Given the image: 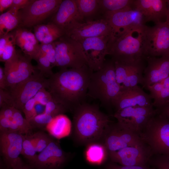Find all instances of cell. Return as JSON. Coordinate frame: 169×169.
<instances>
[{
  "label": "cell",
  "mask_w": 169,
  "mask_h": 169,
  "mask_svg": "<svg viewBox=\"0 0 169 169\" xmlns=\"http://www.w3.org/2000/svg\"><path fill=\"white\" fill-rule=\"evenodd\" d=\"M133 0H98L103 16L107 12H114L131 7Z\"/></svg>",
  "instance_id": "31"
},
{
  "label": "cell",
  "mask_w": 169,
  "mask_h": 169,
  "mask_svg": "<svg viewBox=\"0 0 169 169\" xmlns=\"http://www.w3.org/2000/svg\"><path fill=\"white\" fill-rule=\"evenodd\" d=\"M143 28L124 32L110 38L107 50L111 59L114 62L127 64L146 61L143 50Z\"/></svg>",
  "instance_id": "3"
},
{
  "label": "cell",
  "mask_w": 169,
  "mask_h": 169,
  "mask_svg": "<svg viewBox=\"0 0 169 169\" xmlns=\"http://www.w3.org/2000/svg\"><path fill=\"white\" fill-rule=\"evenodd\" d=\"M121 90L116 79L115 62L111 59L106 60L102 68L93 73L87 96L99 100L102 105L110 109L112 100Z\"/></svg>",
  "instance_id": "4"
},
{
  "label": "cell",
  "mask_w": 169,
  "mask_h": 169,
  "mask_svg": "<svg viewBox=\"0 0 169 169\" xmlns=\"http://www.w3.org/2000/svg\"><path fill=\"white\" fill-rule=\"evenodd\" d=\"M0 89L6 90V79L4 72V69L1 66L0 67Z\"/></svg>",
  "instance_id": "47"
},
{
  "label": "cell",
  "mask_w": 169,
  "mask_h": 169,
  "mask_svg": "<svg viewBox=\"0 0 169 169\" xmlns=\"http://www.w3.org/2000/svg\"><path fill=\"white\" fill-rule=\"evenodd\" d=\"M37 152L40 153L45 149L52 139L43 132H38L32 135Z\"/></svg>",
  "instance_id": "36"
},
{
  "label": "cell",
  "mask_w": 169,
  "mask_h": 169,
  "mask_svg": "<svg viewBox=\"0 0 169 169\" xmlns=\"http://www.w3.org/2000/svg\"><path fill=\"white\" fill-rule=\"evenodd\" d=\"M66 160L65 154L59 144L52 140L47 147L37 155L31 165L40 169H59Z\"/></svg>",
  "instance_id": "19"
},
{
  "label": "cell",
  "mask_w": 169,
  "mask_h": 169,
  "mask_svg": "<svg viewBox=\"0 0 169 169\" xmlns=\"http://www.w3.org/2000/svg\"><path fill=\"white\" fill-rule=\"evenodd\" d=\"M51 22L64 32L73 23L84 22L79 13L75 0H63L53 15Z\"/></svg>",
  "instance_id": "22"
},
{
  "label": "cell",
  "mask_w": 169,
  "mask_h": 169,
  "mask_svg": "<svg viewBox=\"0 0 169 169\" xmlns=\"http://www.w3.org/2000/svg\"><path fill=\"white\" fill-rule=\"evenodd\" d=\"M149 94L137 85L121 91L112 100V107L116 112L129 107L153 106Z\"/></svg>",
  "instance_id": "18"
},
{
  "label": "cell",
  "mask_w": 169,
  "mask_h": 169,
  "mask_svg": "<svg viewBox=\"0 0 169 169\" xmlns=\"http://www.w3.org/2000/svg\"><path fill=\"white\" fill-rule=\"evenodd\" d=\"M65 34L77 41L86 38L113 36L112 29L104 18L84 22H76L64 31Z\"/></svg>",
  "instance_id": "13"
},
{
  "label": "cell",
  "mask_w": 169,
  "mask_h": 169,
  "mask_svg": "<svg viewBox=\"0 0 169 169\" xmlns=\"http://www.w3.org/2000/svg\"><path fill=\"white\" fill-rule=\"evenodd\" d=\"M73 124L64 114L55 116L45 127L46 131L54 137L60 139L69 136L72 131Z\"/></svg>",
  "instance_id": "25"
},
{
  "label": "cell",
  "mask_w": 169,
  "mask_h": 169,
  "mask_svg": "<svg viewBox=\"0 0 169 169\" xmlns=\"http://www.w3.org/2000/svg\"><path fill=\"white\" fill-rule=\"evenodd\" d=\"M157 110L158 113L163 115L169 120V104Z\"/></svg>",
  "instance_id": "49"
},
{
  "label": "cell",
  "mask_w": 169,
  "mask_h": 169,
  "mask_svg": "<svg viewBox=\"0 0 169 169\" xmlns=\"http://www.w3.org/2000/svg\"><path fill=\"white\" fill-rule=\"evenodd\" d=\"M7 105L12 106L11 98L9 92L7 89H0V108Z\"/></svg>",
  "instance_id": "43"
},
{
  "label": "cell",
  "mask_w": 169,
  "mask_h": 169,
  "mask_svg": "<svg viewBox=\"0 0 169 169\" xmlns=\"http://www.w3.org/2000/svg\"><path fill=\"white\" fill-rule=\"evenodd\" d=\"M37 104L33 97L25 104L23 108L22 111L25 115L26 119L28 121L37 115L35 108Z\"/></svg>",
  "instance_id": "41"
},
{
  "label": "cell",
  "mask_w": 169,
  "mask_h": 169,
  "mask_svg": "<svg viewBox=\"0 0 169 169\" xmlns=\"http://www.w3.org/2000/svg\"><path fill=\"white\" fill-rule=\"evenodd\" d=\"M13 0H0V12L2 13L3 11L11 6Z\"/></svg>",
  "instance_id": "48"
},
{
  "label": "cell",
  "mask_w": 169,
  "mask_h": 169,
  "mask_svg": "<svg viewBox=\"0 0 169 169\" xmlns=\"http://www.w3.org/2000/svg\"><path fill=\"white\" fill-rule=\"evenodd\" d=\"M108 153L131 146L146 145L139 135L120 125L111 122L109 125L102 139Z\"/></svg>",
  "instance_id": "10"
},
{
  "label": "cell",
  "mask_w": 169,
  "mask_h": 169,
  "mask_svg": "<svg viewBox=\"0 0 169 169\" xmlns=\"http://www.w3.org/2000/svg\"><path fill=\"white\" fill-rule=\"evenodd\" d=\"M16 108L13 106L7 105L1 108L0 117L11 120Z\"/></svg>",
  "instance_id": "44"
},
{
  "label": "cell",
  "mask_w": 169,
  "mask_h": 169,
  "mask_svg": "<svg viewBox=\"0 0 169 169\" xmlns=\"http://www.w3.org/2000/svg\"><path fill=\"white\" fill-rule=\"evenodd\" d=\"M15 29L13 34L6 44L3 49L0 51V61L5 63L10 59L15 54Z\"/></svg>",
  "instance_id": "35"
},
{
  "label": "cell",
  "mask_w": 169,
  "mask_h": 169,
  "mask_svg": "<svg viewBox=\"0 0 169 169\" xmlns=\"http://www.w3.org/2000/svg\"><path fill=\"white\" fill-rule=\"evenodd\" d=\"M32 59L17 51L12 64L11 72L16 85L25 80L36 71L31 62Z\"/></svg>",
  "instance_id": "23"
},
{
  "label": "cell",
  "mask_w": 169,
  "mask_h": 169,
  "mask_svg": "<svg viewBox=\"0 0 169 169\" xmlns=\"http://www.w3.org/2000/svg\"><path fill=\"white\" fill-rule=\"evenodd\" d=\"M39 51L48 58L52 68L56 66L55 51L53 42L48 44H40Z\"/></svg>",
  "instance_id": "40"
},
{
  "label": "cell",
  "mask_w": 169,
  "mask_h": 169,
  "mask_svg": "<svg viewBox=\"0 0 169 169\" xmlns=\"http://www.w3.org/2000/svg\"><path fill=\"white\" fill-rule=\"evenodd\" d=\"M144 54L148 57L169 56V22L158 23L142 30Z\"/></svg>",
  "instance_id": "6"
},
{
  "label": "cell",
  "mask_w": 169,
  "mask_h": 169,
  "mask_svg": "<svg viewBox=\"0 0 169 169\" xmlns=\"http://www.w3.org/2000/svg\"><path fill=\"white\" fill-rule=\"evenodd\" d=\"M34 168L25 165H24V164H23L16 167L12 169H40L35 167Z\"/></svg>",
  "instance_id": "50"
},
{
  "label": "cell",
  "mask_w": 169,
  "mask_h": 169,
  "mask_svg": "<svg viewBox=\"0 0 169 169\" xmlns=\"http://www.w3.org/2000/svg\"><path fill=\"white\" fill-rule=\"evenodd\" d=\"M21 22L19 11L9 9L0 15V36L6 35L17 29Z\"/></svg>",
  "instance_id": "29"
},
{
  "label": "cell",
  "mask_w": 169,
  "mask_h": 169,
  "mask_svg": "<svg viewBox=\"0 0 169 169\" xmlns=\"http://www.w3.org/2000/svg\"><path fill=\"white\" fill-rule=\"evenodd\" d=\"M34 33L22 28L15 29V43L24 54L33 59L39 50V44Z\"/></svg>",
  "instance_id": "24"
},
{
  "label": "cell",
  "mask_w": 169,
  "mask_h": 169,
  "mask_svg": "<svg viewBox=\"0 0 169 169\" xmlns=\"http://www.w3.org/2000/svg\"><path fill=\"white\" fill-rule=\"evenodd\" d=\"M105 169H155L149 165L143 166H123L112 161L105 166Z\"/></svg>",
  "instance_id": "42"
},
{
  "label": "cell",
  "mask_w": 169,
  "mask_h": 169,
  "mask_svg": "<svg viewBox=\"0 0 169 169\" xmlns=\"http://www.w3.org/2000/svg\"><path fill=\"white\" fill-rule=\"evenodd\" d=\"M12 119L16 123L20 134L23 135L30 134L33 128L29 121L23 117L21 111L16 108Z\"/></svg>",
  "instance_id": "34"
},
{
  "label": "cell",
  "mask_w": 169,
  "mask_h": 169,
  "mask_svg": "<svg viewBox=\"0 0 169 169\" xmlns=\"http://www.w3.org/2000/svg\"><path fill=\"white\" fill-rule=\"evenodd\" d=\"M84 22L103 18L98 0H74Z\"/></svg>",
  "instance_id": "28"
},
{
  "label": "cell",
  "mask_w": 169,
  "mask_h": 169,
  "mask_svg": "<svg viewBox=\"0 0 169 169\" xmlns=\"http://www.w3.org/2000/svg\"><path fill=\"white\" fill-rule=\"evenodd\" d=\"M85 156L87 161L90 163L100 165L104 162L109 155L104 144L102 142H97L88 145Z\"/></svg>",
  "instance_id": "30"
},
{
  "label": "cell",
  "mask_w": 169,
  "mask_h": 169,
  "mask_svg": "<svg viewBox=\"0 0 169 169\" xmlns=\"http://www.w3.org/2000/svg\"><path fill=\"white\" fill-rule=\"evenodd\" d=\"M145 61L133 64L115 62V77L121 91L142 85L146 65Z\"/></svg>",
  "instance_id": "17"
},
{
  "label": "cell",
  "mask_w": 169,
  "mask_h": 169,
  "mask_svg": "<svg viewBox=\"0 0 169 169\" xmlns=\"http://www.w3.org/2000/svg\"><path fill=\"white\" fill-rule=\"evenodd\" d=\"M11 120L0 117V131L3 132L9 130Z\"/></svg>",
  "instance_id": "46"
},
{
  "label": "cell",
  "mask_w": 169,
  "mask_h": 169,
  "mask_svg": "<svg viewBox=\"0 0 169 169\" xmlns=\"http://www.w3.org/2000/svg\"><path fill=\"white\" fill-rule=\"evenodd\" d=\"M33 0H13L12 5L9 9L19 11L27 6Z\"/></svg>",
  "instance_id": "45"
},
{
  "label": "cell",
  "mask_w": 169,
  "mask_h": 169,
  "mask_svg": "<svg viewBox=\"0 0 169 169\" xmlns=\"http://www.w3.org/2000/svg\"><path fill=\"white\" fill-rule=\"evenodd\" d=\"M48 78L36 71L28 78L13 87L7 89L11 98L12 105L22 111L25 104L43 89H47Z\"/></svg>",
  "instance_id": "8"
},
{
  "label": "cell",
  "mask_w": 169,
  "mask_h": 169,
  "mask_svg": "<svg viewBox=\"0 0 169 169\" xmlns=\"http://www.w3.org/2000/svg\"><path fill=\"white\" fill-rule=\"evenodd\" d=\"M62 0H33L20 10L21 22L19 26L30 27L40 24L57 11Z\"/></svg>",
  "instance_id": "11"
},
{
  "label": "cell",
  "mask_w": 169,
  "mask_h": 169,
  "mask_svg": "<svg viewBox=\"0 0 169 169\" xmlns=\"http://www.w3.org/2000/svg\"><path fill=\"white\" fill-rule=\"evenodd\" d=\"M73 112L74 134L78 142L88 145L102 140L111 121L98 105L84 102Z\"/></svg>",
  "instance_id": "2"
},
{
  "label": "cell",
  "mask_w": 169,
  "mask_h": 169,
  "mask_svg": "<svg viewBox=\"0 0 169 169\" xmlns=\"http://www.w3.org/2000/svg\"><path fill=\"white\" fill-rule=\"evenodd\" d=\"M56 66L60 69L79 68L87 64L80 43L65 34L53 42Z\"/></svg>",
  "instance_id": "7"
},
{
  "label": "cell",
  "mask_w": 169,
  "mask_h": 169,
  "mask_svg": "<svg viewBox=\"0 0 169 169\" xmlns=\"http://www.w3.org/2000/svg\"><path fill=\"white\" fill-rule=\"evenodd\" d=\"M149 164L155 169H169V156L153 155L149 160Z\"/></svg>",
  "instance_id": "39"
},
{
  "label": "cell",
  "mask_w": 169,
  "mask_h": 169,
  "mask_svg": "<svg viewBox=\"0 0 169 169\" xmlns=\"http://www.w3.org/2000/svg\"><path fill=\"white\" fill-rule=\"evenodd\" d=\"M146 90L153 99L152 105L157 110L169 104V76L162 80L148 86Z\"/></svg>",
  "instance_id": "26"
},
{
  "label": "cell",
  "mask_w": 169,
  "mask_h": 169,
  "mask_svg": "<svg viewBox=\"0 0 169 169\" xmlns=\"http://www.w3.org/2000/svg\"><path fill=\"white\" fill-rule=\"evenodd\" d=\"M36 152L32 135H23L21 154L32 164L37 156Z\"/></svg>",
  "instance_id": "32"
},
{
  "label": "cell",
  "mask_w": 169,
  "mask_h": 169,
  "mask_svg": "<svg viewBox=\"0 0 169 169\" xmlns=\"http://www.w3.org/2000/svg\"><path fill=\"white\" fill-rule=\"evenodd\" d=\"M146 60L147 65L144 71L142 85L146 90L148 86L169 76V56L148 57Z\"/></svg>",
  "instance_id": "20"
},
{
  "label": "cell",
  "mask_w": 169,
  "mask_h": 169,
  "mask_svg": "<svg viewBox=\"0 0 169 169\" xmlns=\"http://www.w3.org/2000/svg\"><path fill=\"white\" fill-rule=\"evenodd\" d=\"M166 2L168 9V15L166 20L169 22V0H166Z\"/></svg>",
  "instance_id": "51"
},
{
  "label": "cell",
  "mask_w": 169,
  "mask_h": 169,
  "mask_svg": "<svg viewBox=\"0 0 169 169\" xmlns=\"http://www.w3.org/2000/svg\"><path fill=\"white\" fill-rule=\"evenodd\" d=\"M108 155L111 161L126 166L148 165L152 156L150 149L146 145L127 147L109 153Z\"/></svg>",
  "instance_id": "16"
},
{
  "label": "cell",
  "mask_w": 169,
  "mask_h": 169,
  "mask_svg": "<svg viewBox=\"0 0 169 169\" xmlns=\"http://www.w3.org/2000/svg\"><path fill=\"white\" fill-rule=\"evenodd\" d=\"M53 117L51 115L43 112L36 115L29 121L33 128H45Z\"/></svg>",
  "instance_id": "38"
},
{
  "label": "cell",
  "mask_w": 169,
  "mask_h": 169,
  "mask_svg": "<svg viewBox=\"0 0 169 169\" xmlns=\"http://www.w3.org/2000/svg\"><path fill=\"white\" fill-rule=\"evenodd\" d=\"M131 7L141 13L146 22L152 21L156 24L166 20V0H133Z\"/></svg>",
  "instance_id": "21"
},
{
  "label": "cell",
  "mask_w": 169,
  "mask_h": 169,
  "mask_svg": "<svg viewBox=\"0 0 169 169\" xmlns=\"http://www.w3.org/2000/svg\"><path fill=\"white\" fill-rule=\"evenodd\" d=\"M34 32L36 39L41 44L53 43L65 34L64 30L52 22L35 26Z\"/></svg>",
  "instance_id": "27"
},
{
  "label": "cell",
  "mask_w": 169,
  "mask_h": 169,
  "mask_svg": "<svg viewBox=\"0 0 169 169\" xmlns=\"http://www.w3.org/2000/svg\"><path fill=\"white\" fill-rule=\"evenodd\" d=\"M110 38L109 36L95 37L78 41L82 47L87 65L94 72L100 69L106 60Z\"/></svg>",
  "instance_id": "14"
},
{
  "label": "cell",
  "mask_w": 169,
  "mask_h": 169,
  "mask_svg": "<svg viewBox=\"0 0 169 169\" xmlns=\"http://www.w3.org/2000/svg\"><path fill=\"white\" fill-rule=\"evenodd\" d=\"M139 135L150 148L152 156H169V120L163 115L157 112Z\"/></svg>",
  "instance_id": "5"
},
{
  "label": "cell",
  "mask_w": 169,
  "mask_h": 169,
  "mask_svg": "<svg viewBox=\"0 0 169 169\" xmlns=\"http://www.w3.org/2000/svg\"><path fill=\"white\" fill-rule=\"evenodd\" d=\"M157 113L153 106L129 107L115 112L114 116L120 125L139 135Z\"/></svg>",
  "instance_id": "12"
},
{
  "label": "cell",
  "mask_w": 169,
  "mask_h": 169,
  "mask_svg": "<svg viewBox=\"0 0 169 169\" xmlns=\"http://www.w3.org/2000/svg\"><path fill=\"white\" fill-rule=\"evenodd\" d=\"M44 112L53 117L60 114H64L68 110L63 105L52 98L46 104Z\"/></svg>",
  "instance_id": "37"
},
{
  "label": "cell",
  "mask_w": 169,
  "mask_h": 169,
  "mask_svg": "<svg viewBox=\"0 0 169 169\" xmlns=\"http://www.w3.org/2000/svg\"><path fill=\"white\" fill-rule=\"evenodd\" d=\"M103 18L107 21L112 29V37L124 32L142 29L146 23L141 13L131 7L115 12H106Z\"/></svg>",
  "instance_id": "9"
},
{
  "label": "cell",
  "mask_w": 169,
  "mask_h": 169,
  "mask_svg": "<svg viewBox=\"0 0 169 169\" xmlns=\"http://www.w3.org/2000/svg\"><path fill=\"white\" fill-rule=\"evenodd\" d=\"M93 72L87 64L79 68L60 69L48 78L47 89L53 99L73 112L85 102Z\"/></svg>",
  "instance_id": "1"
},
{
  "label": "cell",
  "mask_w": 169,
  "mask_h": 169,
  "mask_svg": "<svg viewBox=\"0 0 169 169\" xmlns=\"http://www.w3.org/2000/svg\"><path fill=\"white\" fill-rule=\"evenodd\" d=\"M33 59L37 63L36 69L47 78L50 77L54 73L51 64L46 57L39 51L36 54Z\"/></svg>",
  "instance_id": "33"
},
{
  "label": "cell",
  "mask_w": 169,
  "mask_h": 169,
  "mask_svg": "<svg viewBox=\"0 0 169 169\" xmlns=\"http://www.w3.org/2000/svg\"><path fill=\"white\" fill-rule=\"evenodd\" d=\"M23 135L10 131L0 132V151L6 163L11 169L23 163L21 154Z\"/></svg>",
  "instance_id": "15"
}]
</instances>
